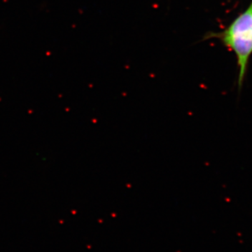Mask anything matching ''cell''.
Instances as JSON below:
<instances>
[{"mask_svg":"<svg viewBox=\"0 0 252 252\" xmlns=\"http://www.w3.org/2000/svg\"><path fill=\"white\" fill-rule=\"evenodd\" d=\"M212 39H218L234 53L238 67V91H241L252 56V1L223 31L210 32L203 37L204 40Z\"/></svg>","mask_w":252,"mask_h":252,"instance_id":"6da1fadb","label":"cell"}]
</instances>
